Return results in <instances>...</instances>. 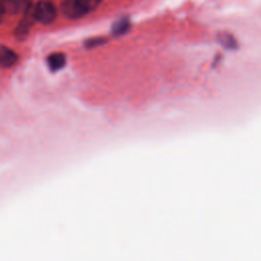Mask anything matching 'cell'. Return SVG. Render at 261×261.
Listing matches in <instances>:
<instances>
[{"label": "cell", "mask_w": 261, "mask_h": 261, "mask_svg": "<svg viewBox=\"0 0 261 261\" xmlns=\"http://www.w3.org/2000/svg\"><path fill=\"white\" fill-rule=\"evenodd\" d=\"M33 15L35 20L43 23V24H50L56 18V8L55 6L46 0L39 1L34 8H32Z\"/></svg>", "instance_id": "cell-1"}, {"label": "cell", "mask_w": 261, "mask_h": 261, "mask_svg": "<svg viewBox=\"0 0 261 261\" xmlns=\"http://www.w3.org/2000/svg\"><path fill=\"white\" fill-rule=\"evenodd\" d=\"M106 42V40L102 37H95V38H90L85 42V46L87 48H94L97 46H100L102 44H104Z\"/></svg>", "instance_id": "cell-10"}, {"label": "cell", "mask_w": 261, "mask_h": 261, "mask_svg": "<svg viewBox=\"0 0 261 261\" xmlns=\"http://www.w3.org/2000/svg\"><path fill=\"white\" fill-rule=\"evenodd\" d=\"M4 11L10 14H24L32 9L31 0H3Z\"/></svg>", "instance_id": "cell-3"}, {"label": "cell", "mask_w": 261, "mask_h": 261, "mask_svg": "<svg viewBox=\"0 0 261 261\" xmlns=\"http://www.w3.org/2000/svg\"><path fill=\"white\" fill-rule=\"evenodd\" d=\"M34 21H35V18H34L32 9L29 10L28 12H25L24 14H22V17L19 20V22H18V24H17V27L14 31L15 37L20 41L24 40L29 36L30 31H31V29L34 24Z\"/></svg>", "instance_id": "cell-2"}, {"label": "cell", "mask_w": 261, "mask_h": 261, "mask_svg": "<svg viewBox=\"0 0 261 261\" xmlns=\"http://www.w3.org/2000/svg\"><path fill=\"white\" fill-rule=\"evenodd\" d=\"M217 41L220 45H222L226 49H236L238 47V43L232 35L226 32H221L217 35Z\"/></svg>", "instance_id": "cell-8"}, {"label": "cell", "mask_w": 261, "mask_h": 261, "mask_svg": "<svg viewBox=\"0 0 261 261\" xmlns=\"http://www.w3.org/2000/svg\"><path fill=\"white\" fill-rule=\"evenodd\" d=\"M76 1L80 4L83 11L85 12V14L95 10L101 3V0H76Z\"/></svg>", "instance_id": "cell-9"}, {"label": "cell", "mask_w": 261, "mask_h": 261, "mask_svg": "<svg viewBox=\"0 0 261 261\" xmlns=\"http://www.w3.org/2000/svg\"><path fill=\"white\" fill-rule=\"evenodd\" d=\"M130 28V22L128 18L126 17H121L117 19L115 22H113L111 27V33L114 36H121L124 35Z\"/></svg>", "instance_id": "cell-7"}, {"label": "cell", "mask_w": 261, "mask_h": 261, "mask_svg": "<svg viewBox=\"0 0 261 261\" xmlns=\"http://www.w3.org/2000/svg\"><path fill=\"white\" fill-rule=\"evenodd\" d=\"M18 60V55L10 48L4 45H0V67L10 68Z\"/></svg>", "instance_id": "cell-5"}, {"label": "cell", "mask_w": 261, "mask_h": 261, "mask_svg": "<svg viewBox=\"0 0 261 261\" xmlns=\"http://www.w3.org/2000/svg\"><path fill=\"white\" fill-rule=\"evenodd\" d=\"M61 11L64 16L72 19L86 15L76 0H64L61 4Z\"/></svg>", "instance_id": "cell-4"}, {"label": "cell", "mask_w": 261, "mask_h": 261, "mask_svg": "<svg viewBox=\"0 0 261 261\" xmlns=\"http://www.w3.org/2000/svg\"><path fill=\"white\" fill-rule=\"evenodd\" d=\"M66 62L65 55L60 52H55L47 57V64L51 71H57L64 67Z\"/></svg>", "instance_id": "cell-6"}, {"label": "cell", "mask_w": 261, "mask_h": 261, "mask_svg": "<svg viewBox=\"0 0 261 261\" xmlns=\"http://www.w3.org/2000/svg\"><path fill=\"white\" fill-rule=\"evenodd\" d=\"M5 11H4V5H3V0H0V22L2 21L3 15H4Z\"/></svg>", "instance_id": "cell-11"}]
</instances>
